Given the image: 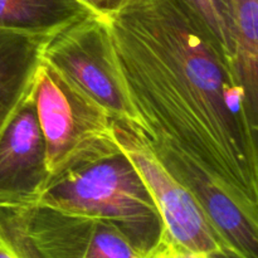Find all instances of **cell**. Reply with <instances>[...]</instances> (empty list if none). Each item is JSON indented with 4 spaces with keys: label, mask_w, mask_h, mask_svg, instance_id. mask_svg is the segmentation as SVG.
<instances>
[{
    "label": "cell",
    "mask_w": 258,
    "mask_h": 258,
    "mask_svg": "<svg viewBox=\"0 0 258 258\" xmlns=\"http://www.w3.org/2000/svg\"><path fill=\"white\" fill-rule=\"evenodd\" d=\"M34 105L45 146L48 179L120 153L113 120L42 62Z\"/></svg>",
    "instance_id": "obj_3"
},
{
    "label": "cell",
    "mask_w": 258,
    "mask_h": 258,
    "mask_svg": "<svg viewBox=\"0 0 258 258\" xmlns=\"http://www.w3.org/2000/svg\"><path fill=\"white\" fill-rule=\"evenodd\" d=\"M112 125L118 149L138 171L160 214L168 258L231 253L196 197L164 166L149 141L131 126L118 121Z\"/></svg>",
    "instance_id": "obj_5"
},
{
    "label": "cell",
    "mask_w": 258,
    "mask_h": 258,
    "mask_svg": "<svg viewBox=\"0 0 258 258\" xmlns=\"http://www.w3.org/2000/svg\"><path fill=\"white\" fill-rule=\"evenodd\" d=\"M50 35L0 28V131L34 87Z\"/></svg>",
    "instance_id": "obj_8"
},
{
    "label": "cell",
    "mask_w": 258,
    "mask_h": 258,
    "mask_svg": "<svg viewBox=\"0 0 258 258\" xmlns=\"http://www.w3.org/2000/svg\"><path fill=\"white\" fill-rule=\"evenodd\" d=\"M30 258H146L113 224L39 206L0 207Z\"/></svg>",
    "instance_id": "obj_6"
},
{
    "label": "cell",
    "mask_w": 258,
    "mask_h": 258,
    "mask_svg": "<svg viewBox=\"0 0 258 258\" xmlns=\"http://www.w3.org/2000/svg\"><path fill=\"white\" fill-rule=\"evenodd\" d=\"M80 2L86 5L93 14L100 17H107L113 10H116L113 0H80Z\"/></svg>",
    "instance_id": "obj_13"
},
{
    "label": "cell",
    "mask_w": 258,
    "mask_h": 258,
    "mask_svg": "<svg viewBox=\"0 0 258 258\" xmlns=\"http://www.w3.org/2000/svg\"><path fill=\"white\" fill-rule=\"evenodd\" d=\"M47 180L45 146L33 87L0 131V207L30 204Z\"/></svg>",
    "instance_id": "obj_7"
},
{
    "label": "cell",
    "mask_w": 258,
    "mask_h": 258,
    "mask_svg": "<svg viewBox=\"0 0 258 258\" xmlns=\"http://www.w3.org/2000/svg\"><path fill=\"white\" fill-rule=\"evenodd\" d=\"M123 2H127V0H113V3H115V7H116V9H117V8L120 7V5L122 4Z\"/></svg>",
    "instance_id": "obj_15"
},
{
    "label": "cell",
    "mask_w": 258,
    "mask_h": 258,
    "mask_svg": "<svg viewBox=\"0 0 258 258\" xmlns=\"http://www.w3.org/2000/svg\"><path fill=\"white\" fill-rule=\"evenodd\" d=\"M88 14L80 0H0V28L9 29L53 34Z\"/></svg>",
    "instance_id": "obj_9"
},
{
    "label": "cell",
    "mask_w": 258,
    "mask_h": 258,
    "mask_svg": "<svg viewBox=\"0 0 258 258\" xmlns=\"http://www.w3.org/2000/svg\"><path fill=\"white\" fill-rule=\"evenodd\" d=\"M42 62L75 92L113 121L139 130L118 71L106 17L88 14L53 33L44 42Z\"/></svg>",
    "instance_id": "obj_4"
},
{
    "label": "cell",
    "mask_w": 258,
    "mask_h": 258,
    "mask_svg": "<svg viewBox=\"0 0 258 258\" xmlns=\"http://www.w3.org/2000/svg\"><path fill=\"white\" fill-rule=\"evenodd\" d=\"M233 55L247 100L258 115V0H231Z\"/></svg>",
    "instance_id": "obj_10"
},
{
    "label": "cell",
    "mask_w": 258,
    "mask_h": 258,
    "mask_svg": "<svg viewBox=\"0 0 258 258\" xmlns=\"http://www.w3.org/2000/svg\"><path fill=\"white\" fill-rule=\"evenodd\" d=\"M184 2L201 18L202 22L207 25L209 32L221 44V47L234 58L232 25L219 12L216 0H184Z\"/></svg>",
    "instance_id": "obj_11"
},
{
    "label": "cell",
    "mask_w": 258,
    "mask_h": 258,
    "mask_svg": "<svg viewBox=\"0 0 258 258\" xmlns=\"http://www.w3.org/2000/svg\"><path fill=\"white\" fill-rule=\"evenodd\" d=\"M181 258H237L233 254L222 252V253H211V254H201V256H185Z\"/></svg>",
    "instance_id": "obj_14"
},
{
    "label": "cell",
    "mask_w": 258,
    "mask_h": 258,
    "mask_svg": "<svg viewBox=\"0 0 258 258\" xmlns=\"http://www.w3.org/2000/svg\"><path fill=\"white\" fill-rule=\"evenodd\" d=\"M106 20L139 133L258 222V115L234 58L184 0H127Z\"/></svg>",
    "instance_id": "obj_1"
},
{
    "label": "cell",
    "mask_w": 258,
    "mask_h": 258,
    "mask_svg": "<svg viewBox=\"0 0 258 258\" xmlns=\"http://www.w3.org/2000/svg\"><path fill=\"white\" fill-rule=\"evenodd\" d=\"M0 258H30L17 238L0 221Z\"/></svg>",
    "instance_id": "obj_12"
},
{
    "label": "cell",
    "mask_w": 258,
    "mask_h": 258,
    "mask_svg": "<svg viewBox=\"0 0 258 258\" xmlns=\"http://www.w3.org/2000/svg\"><path fill=\"white\" fill-rule=\"evenodd\" d=\"M30 206L108 222L146 258H168L158 208L121 151L48 179Z\"/></svg>",
    "instance_id": "obj_2"
}]
</instances>
